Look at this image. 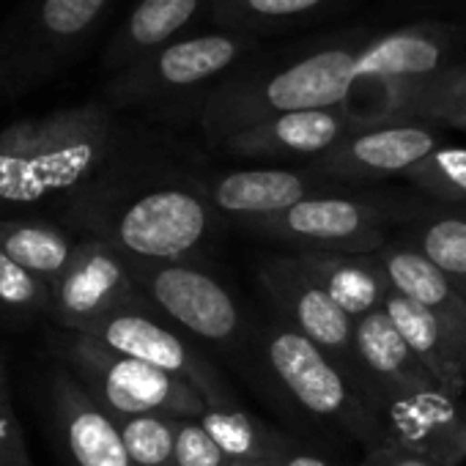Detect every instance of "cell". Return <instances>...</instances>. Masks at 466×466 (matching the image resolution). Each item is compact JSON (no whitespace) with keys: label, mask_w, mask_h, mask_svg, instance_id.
I'll return each instance as SVG.
<instances>
[{"label":"cell","mask_w":466,"mask_h":466,"mask_svg":"<svg viewBox=\"0 0 466 466\" xmlns=\"http://www.w3.org/2000/svg\"><path fill=\"white\" fill-rule=\"evenodd\" d=\"M406 110L433 116V118H441V121H447L452 127L466 129V75L461 80L436 86L428 94L409 99Z\"/></svg>","instance_id":"cell-31"},{"label":"cell","mask_w":466,"mask_h":466,"mask_svg":"<svg viewBox=\"0 0 466 466\" xmlns=\"http://www.w3.org/2000/svg\"><path fill=\"white\" fill-rule=\"evenodd\" d=\"M365 121L343 107L299 110L264 118L222 140V148L245 159H319Z\"/></svg>","instance_id":"cell-15"},{"label":"cell","mask_w":466,"mask_h":466,"mask_svg":"<svg viewBox=\"0 0 466 466\" xmlns=\"http://www.w3.org/2000/svg\"><path fill=\"white\" fill-rule=\"evenodd\" d=\"M113 107L86 102L0 132V211L31 208L58 195H80L121 146Z\"/></svg>","instance_id":"cell-1"},{"label":"cell","mask_w":466,"mask_h":466,"mask_svg":"<svg viewBox=\"0 0 466 466\" xmlns=\"http://www.w3.org/2000/svg\"><path fill=\"white\" fill-rule=\"evenodd\" d=\"M80 335H88L91 340H96L99 346H105L116 354L140 360L146 365H154L170 376L189 381L192 387L200 390V395L206 398L208 406H230L233 403L219 373L192 346H187V340L178 332H173L170 327L157 321L154 305L146 297L105 316L102 321H96L94 327H88Z\"/></svg>","instance_id":"cell-10"},{"label":"cell","mask_w":466,"mask_h":466,"mask_svg":"<svg viewBox=\"0 0 466 466\" xmlns=\"http://www.w3.org/2000/svg\"><path fill=\"white\" fill-rule=\"evenodd\" d=\"M50 400L75 466H132L118 420L64 362L50 373Z\"/></svg>","instance_id":"cell-16"},{"label":"cell","mask_w":466,"mask_h":466,"mask_svg":"<svg viewBox=\"0 0 466 466\" xmlns=\"http://www.w3.org/2000/svg\"><path fill=\"white\" fill-rule=\"evenodd\" d=\"M0 308L12 316H47L50 286L0 248Z\"/></svg>","instance_id":"cell-29"},{"label":"cell","mask_w":466,"mask_h":466,"mask_svg":"<svg viewBox=\"0 0 466 466\" xmlns=\"http://www.w3.org/2000/svg\"><path fill=\"white\" fill-rule=\"evenodd\" d=\"M275 466H332V463L324 461V458H319V455H313V452H297V450H291L286 444L283 452L278 455Z\"/></svg>","instance_id":"cell-35"},{"label":"cell","mask_w":466,"mask_h":466,"mask_svg":"<svg viewBox=\"0 0 466 466\" xmlns=\"http://www.w3.org/2000/svg\"><path fill=\"white\" fill-rule=\"evenodd\" d=\"M370 406L381 422L384 441L420 452L439 466H455L463 455L466 406L439 384L414 390H373Z\"/></svg>","instance_id":"cell-13"},{"label":"cell","mask_w":466,"mask_h":466,"mask_svg":"<svg viewBox=\"0 0 466 466\" xmlns=\"http://www.w3.org/2000/svg\"><path fill=\"white\" fill-rule=\"evenodd\" d=\"M264 360L305 411L338 422L370 447L384 441L381 422L362 387L310 338L289 324H275L264 335Z\"/></svg>","instance_id":"cell-5"},{"label":"cell","mask_w":466,"mask_h":466,"mask_svg":"<svg viewBox=\"0 0 466 466\" xmlns=\"http://www.w3.org/2000/svg\"><path fill=\"white\" fill-rule=\"evenodd\" d=\"M384 313L392 319V324L409 343L411 354L422 362V368L433 376V381L444 392L463 398L466 357L452 343V338L447 335L441 321L433 313H428L425 308H420L417 302L400 297L398 291H390V297L384 302Z\"/></svg>","instance_id":"cell-20"},{"label":"cell","mask_w":466,"mask_h":466,"mask_svg":"<svg viewBox=\"0 0 466 466\" xmlns=\"http://www.w3.org/2000/svg\"><path fill=\"white\" fill-rule=\"evenodd\" d=\"M143 299L129 258L99 237L80 239L77 256L50 291V319L61 332H86L105 316Z\"/></svg>","instance_id":"cell-12"},{"label":"cell","mask_w":466,"mask_h":466,"mask_svg":"<svg viewBox=\"0 0 466 466\" xmlns=\"http://www.w3.org/2000/svg\"><path fill=\"white\" fill-rule=\"evenodd\" d=\"M200 425L211 433L217 447L225 452L228 461H264L275 463L283 452L286 441L275 436L269 428L256 422L245 409L237 403L230 406H206V411L198 417Z\"/></svg>","instance_id":"cell-26"},{"label":"cell","mask_w":466,"mask_h":466,"mask_svg":"<svg viewBox=\"0 0 466 466\" xmlns=\"http://www.w3.org/2000/svg\"><path fill=\"white\" fill-rule=\"evenodd\" d=\"M406 178L439 206L466 211V148L439 146L431 157L414 165Z\"/></svg>","instance_id":"cell-28"},{"label":"cell","mask_w":466,"mask_h":466,"mask_svg":"<svg viewBox=\"0 0 466 466\" xmlns=\"http://www.w3.org/2000/svg\"><path fill=\"white\" fill-rule=\"evenodd\" d=\"M217 214L237 217L245 225L269 219L286 208L324 195V181L316 173H299L289 167H250L217 176L203 187Z\"/></svg>","instance_id":"cell-17"},{"label":"cell","mask_w":466,"mask_h":466,"mask_svg":"<svg viewBox=\"0 0 466 466\" xmlns=\"http://www.w3.org/2000/svg\"><path fill=\"white\" fill-rule=\"evenodd\" d=\"M444 61V50L425 34H390L357 50L360 80H414L433 75Z\"/></svg>","instance_id":"cell-24"},{"label":"cell","mask_w":466,"mask_h":466,"mask_svg":"<svg viewBox=\"0 0 466 466\" xmlns=\"http://www.w3.org/2000/svg\"><path fill=\"white\" fill-rule=\"evenodd\" d=\"M360 466H362V463H360Z\"/></svg>","instance_id":"cell-39"},{"label":"cell","mask_w":466,"mask_h":466,"mask_svg":"<svg viewBox=\"0 0 466 466\" xmlns=\"http://www.w3.org/2000/svg\"><path fill=\"white\" fill-rule=\"evenodd\" d=\"M395 217L398 208L376 198L324 192L269 219L248 222V228L297 253H381Z\"/></svg>","instance_id":"cell-7"},{"label":"cell","mask_w":466,"mask_h":466,"mask_svg":"<svg viewBox=\"0 0 466 466\" xmlns=\"http://www.w3.org/2000/svg\"><path fill=\"white\" fill-rule=\"evenodd\" d=\"M96 195V200H83L86 208L102 211L91 237L110 242L129 261H195L208 245L219 217L203 189L173 181L107 184Z\"/></svg>","instance_id":"cell-2"},{"label":"cell","mask_w":466,"mask_h":466,"mask_svg":"<svg viewBox=\"0 0 466 466\" xmlns=\"http://www.w3.org/2000/svg\"><path fill=\"white\" fill-rule=\"evenodd\" d=\"M124 447L132 466H176L178 417L170 414H135L118 420Z\"/></svg>","instance_id":"cell-27"},{"label":"cell","mask_w":466,"mask_h":466,"mask_svg":"<svg viewBox=\"0 0 466 466\" xmlns=\"http://www.w3.org/2000/svg\"><path fill=\"white\" fill-rule=\"evenodd\" d=\"M176 466H228L225 452L217 447L211 433L198 417L178 420L176 433Z\"/></svg>","instance_id":"cell-30"},{"label":"cell","mask_w":466,"mask_h":466,"mask_svg":"<svg viewBox=\"0 0 466 466\" xmlns=\"http://www.w3.org/2000/svg\"><path fill=\"white\" fill-rule=\"evenodd\" d=\"M0 466H36L28 452L12 392L0 395Z\"/></svg>","instance_id":"cell-32"},{"label":"cell","mask_w":466,"mask_h":466,"mask_svg":"<svg viewBox=\"0 0 466 466\" xmlns=\"http://www.w3.org/2000/svg\"><path fill=\"white\" fill-rule=\"evenodd\" d=\"M0 248L53 291V286L75 261L80 239L69 237L58 222L45 217H4L0 219Z\"/></svg>","instance_id":"cell-23"},{"label":"cell","mask_w":466,"mask_h":466,"mask_svg":"<svg viewBox=\"0 0 466 466\" xmlns=\"http://www.w3.org/2000/svg\"><path fill=\"white\" fill-rule=\"evenodd\" d=\"M463 455H466V425H463Z\"/></svg>","instance_id":"cell-38"},{"label":"cell","mask_w":466,"mask_h":466,"mask_svg":"<svg viewBox=\"0 0 466 466\" xmlns=\"http://www.w3.org/2000/svg\"><path fill=\"white\" fill-rule=\"evenodd\" d=\"M58 351L64 365L116 420L154 411L189 420L200 417L208 406L200 390L189 381L140 360L116 354L88 335L64 332Z\"/></svg>","instance_id":"cell-4"},{"label":"cell","mask_w":466,"mask_h":466,"mask_svg":"<svg viewBox=\"0 0 466 466\" xmlns=\"http://www.w3.org/2000/svg\"><path fill=\"white\" fill-rule=\"evenodd\" d=\"M362 466H439V463L420 455V452L403 450V447H398L392 441H381V444L370 447Z\"/></svg>","instance_id":"cell-33"},{"label":"cell","mask_w":466,"mask_h":466,"mask_svg":"<svg viewBox=\"0 0 466 466\" xmlns=\"http://www.w3.org/2000/svg\"><path fill=\"white\" fill-rule=\"evenodd\" d=\"M239 4L258 17H291L316 9L321 0H239Z\"/></svg>","instance_id":"cell-34"},{"label":"cell","mask_w":466,"mask_h":466,"mask_svg":"<svg viewBox=\"0 0 466 466\" xmlns=\"http://www.w3.org/2000/svg\"><path fill=\"white\" fill-rule=\"evenodd\" d=\"M242 53V42L225 34H206L178 39L162 50L140 58L137 64L116 72L105 86V105L135 107L154 105L178 91L195 88L222 69H228Z\"/></svg>","instance_id":"cell-11"},{"label":"cell","mask_w":466,"mask_h":466,"mask_svg":"<svg viewBox=\"0 0 466 466\" xmlns=\"http://www.w3.org/2000/svg\"><path fill=\"white\" fill-rule=\"evenodd\" d=\"M228 466H275V463H264V461H228Z\"/></svg>","instance_id":"cell-36"},{"label":"cell","mask_w":466,"mask_h":466,"mask_svg":"<svg viewBox=\"0 0 466 466\" xmlns=\"http://www.w3.org/2000/svg\"><path fill=\"white\" fill-rule=\"evenodd\" d=\"M113 0H23L0 25V105L58 77L91 42Z\"/></svg>","instance_id":"cell-3"},{"label":"cell","mask_w":466,"mask_h":466,"mask_svg":"<svg viewBox=\"0 0 466 466\" xmlns=\"http://www.w3.org/2000/svg\"><path fill=\"white\" fill-rule=\"evenodd\" d=\"M354 349L373 390H414L436 384L384 308L354 321Z\"/></svg>","instance_id":"cell-21"},{"label":"cell","mask_w":466,"mask_h":466,"mask_svg":"<svg viewBox=\"0 0 466 466\" xmlns=\"http://www.w3.org/2000/svg\"><path fill=\"white\" fill-rule=\"evenodd\" d=\"M414 248L466 294V211L452 206L422 208L414 217Z\"/></svg>","instance_id":"cell-25"},{"label":"cell","mask_w":466,"mask_h":466,"mask_svg":"<svg viewBox=\"0 0 466 466\" xmlns=\"http://www.w3.org/2000/svg\"><path fill=\"white\" fill-rule=\"evenodd\" d=\"M379 256L390 275L392 291L433 313L466 357V294H461L452 280L439 267H433L414 245L390 242Z\"/></svg>","instance_id":"cell-18"},{"label":"cell","mask_w":466,"mask_h":466,"mask_svg":"<svg viewBox=\"0 0 466 466\" xmlns=\"http://www.w3.org/2000/svg\"><path fill=\"white\" fill-rule=\"evenodd\" d=\"M294 258L354 321L381 310L392 291L379 253H294Z\"/></svg>","instance_id":"cell-19"},{"label":"cell","mask_w":466,"mask_h":466,"mask_svg":"<svg viewBox=\"0 0 466 466\" xmlns=\"http://www.w3.org/2000/svg\"><path fill=\"white\" fill-rule=\"evenodd\" d=\"M0 395H9V381H6V370H4V362H0Z\"/></svg>","instance_id":"cell-37"},{"label":"cell","mask_w":466,"mask_h":466,"mask_svg":"<svg viewBox=\"0 0 466 466\" xmlns=\"http://www.w3.org/2000/svg\"><path fill=\"white\" fill-rule=\"evenodd\" d=\"M357 80V50H321L286 66L256 88L208 105L206 129L225 140L272 116L343 107Z\"/></svg>","instance_id":"cell-6"},{"label":"cell","mask_w":466,"mask_h":466,"mask_svg":"<svg viewBox=\"0 0 466 466\" xmlns=\"http://www.w3.org/2000/svg\"><path fill=\"white\" fill-rule=\"evenodd\" d=\"M439 148V132L425 124H362L332 151L313 159L310 173L340 181H373L406 176Z\"/></svg>","instance_id":"cell-14"},{"label":"cell","mask_w":466,"mask_h":466,"mask_svg":"<svg viewBox=\"0 0 466 466\" xmlns=\"http://www.w3.org/2000/svg\"><path fill=\"white\" fill-rule=\"evenodd\" d=\"M137 291L178 327L206 343H233L242 335V310L233 294L200 264L129 261Z\"/></svg>","instance_id":"cell-8"},{"label":"cell","mask_w":466,"mask_h":466,"mask_svg":"<svg viewBox=\"0 0 466 466\" xmlns=\"http://www.w3.org/2000/svg\"><path fill=\"white\" fill-rule=\"evenodd\" d=\"M258 278L264 291L289 319V327L310 338L319 349H324L360 387L373 395V387L360 365L354 349V319L340 310V305L321 289V283L308 275L294 256H272L258 267Z\"/></svg>","instance_id":"cell-9"},{"label":"cell","mask_w":466,"mask_h":466,"mask_svg":"<svg viewBox=\"0 0 466 466\" xmlns=\"http://www.w3.org/2000/svg\"><path fill=\"white\" fill-rule=\"evenodd\" d=\"M203 0H140L105 50V69L121 72L162 50L198 15Z\"/></svg>","instance_id":"cell-22"}]
</instances>
